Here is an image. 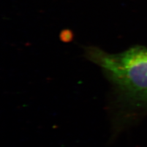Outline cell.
Wrapping results in <instances>:
<instances>
[{"instance_id":"cell-1","label":"cell","mask_w":147,"mask_h":147,"mask_svg":"<svg viewBox=\"0 0 147 147\" xmlns=\"http://www.w3.org/2000/svg\"><path fill=\"white\" fill-rule=\"evenodd\" d=\"M86 59L98 65L112 85L109 109L113 134L134 123L147 110V49L136 45L118 53L87 47Z\"/></svg>"}]
</instances>
